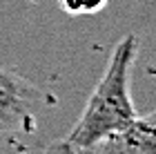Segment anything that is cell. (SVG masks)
I'll return each instance as SVG.
<instances>
[{
    "label": "cell",
    "mask_w": 156,
    "mask_h": 154,
    "mask_svg": "<svg viewBox=\"0 0 156 154\" xmlns=\"http://www.w3.org/2000/svg\"><path fill=\"white\" fill-rule=\"evenodd\" d=\"M42 101L40 89L16 69L0 67V134H31Z\"/></svg>",
    "instance_id": "2"
},
{
    "label": "cell",
    "mask_w": 156,
    "mask_h": 154,
    "mask_svg": "<svg viewBox=\"0 0 156 154\" xmlns=\"http://www.w3.org/2000/svg\"><path fill=\"white\" fill-rule=\"evenodd\" d=\"M109 0H58V7L69 16H94L103 11Z\"/></svg>",
    "instance_id": "4"
},
{
    "label": "cell",
    "mask_w": 156,
    "mask_h": 154,
    "mask_svg": "<svg viewBox=\"0 0 156 154\" xmlns=\"http://www.w3.org/2000/svg\"><path fill=\"white\" fill-rule=\"evenodd\" d=\"M74 150H76V148H74ZM74 154H89V152H87V150H76Z\"/></svg>",
    "instance_id": "6"
},
{
    "label": "cell",
    "mask_w": 156,
    "mask_h": 154,
    "mask_svg": "<svg viewBox=\"0 0 156 154\" xmlns=\"http://www.w3.org/2000/svg\"><path fill=\"white\" fill-rule=\"evenodd\" d=\"M138 54V38L125 36L112 49L107 67L96 83L80 118L69 132L67 141L76 150L91 148L107 134L125 127L136 118V107L132 101V67Z\"/></svg>",
    "instance_id": "1"
},
{
    "label": "cell",
    "mask_w": 156,
    "mask_h": 154,
    "mask_svg": "<svg viewBox=\"0 0 156 154\" xmlns=\"http://www.w3.org/2000/svg\"><path fill=\"white\" fill-rule=\"evenodd\" d=\"M74 152H76L74 145L65 138V141H54L51 145H47L42 154H74Z\"/></svg>",
    "instance_id": "5"
},
{
    "label": "cell",
    "mask_w": 156,
    "mask_h": 154,
    "mask_svg": "<svg viewBox=\"0 0 156 154\" xmlns=\"http://www.w3.org/2000/svg\"><path fill=\"white\" fill-rule=\"evenodd\" d=\"M85 150L89 154H156L154 114L132 118L125 127L112 132Z\"/></svg>",
    "instance_id": "3"
}]
</instances>
